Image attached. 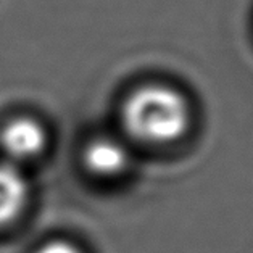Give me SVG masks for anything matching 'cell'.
<instances>
[{
  "mask_svg": "<svg viewBox=\"0 0 253 253\" xmlns=\"http://www.w3.org/2000/svg\"><path fill=\"white\" fill-rule=\"evenodd\" d=\"M84 163L95 176L113 177L121 174L127 166V152L113 139H95L84 152Z\"/></svg>",
  "mask_w": 253,
  "mask_h": 253,
  "instance_id": "obj_4",
  "label": "cell"
},
{
  "mask_svg": "<svg viewBox=\"0 0 253 253\" xmlns=\"http://www.w3.org/2000/svg\"><path fill=\"white\" fill-rule=\"evenodd\" d=\"M28 194V182L21 172L10 165H0V229L21 214Z\"/></svg>",
  "mask_w": 253,
  "mask_h": 253,
  "instance_id": "obj_3",
  "label": "cell"
},
{
  "mask_svg": "<svg viewBox=\"0 0 253 253\" xmlns=\"http://www.w3.org/2000/svg\"><path fill=\"white\" fill-rule=\"evenodd\" d=\"M36 253H79L76 247L68 242H50L36 252Z\"/></svg>",
  "mask_w": 253,
  "mask_h": 253,
  "instance_id": "obj_5",
  "label": "cell"
},
{
  "mask_svg": "<svg viewBox=\"0 0 253 253\" xmlns=\"http://www.w3.org/2000/svg\"><path fill=\"white\" fill-rule=\"evenodd\" d=\"M0 142L5 153L18 162H28L44 152L45 129L33 118H15L3 127Z\"/></svg>",
  "mask_w": 253,
  "mask_h": 253,
  "instance_id": "obj_2",
  "label": "cell"
},
{
  "mask_svg": "<svg viewBox=\"0 0 253 253\" xmlns=\"http://www.w3.org/2000/svg\"><path fill=\"white\" fill-rule=\"evenodd\" d=\"M123 123L132 137L145 144H168L182 137L190 125L189 103L166 85H144L127 97Z\"/></svg>",
  "mask_w": 253,
  "mask_h": 253,
  "instance_id": "obj_1",
  "label": "cell"
}]
</instances>
